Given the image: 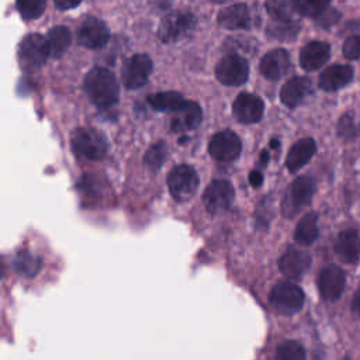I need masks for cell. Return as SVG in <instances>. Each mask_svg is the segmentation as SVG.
Masks as SVG:
<instances>
[{
  "label": "cell",
  "mask_w": 360,
  "mask_h": 360,
  "mask_svg": "<svg viewBox=\"0 0 360 360\" xmlns=\"http://www.w3.org/2000/svg\"><path fill=\"white\" fill-rule=\"evenodd\" d=\"M84 91L97 107L108 108L117 103L120 86L111 70L97 66L86 75Z\"/></svg>",
  "instance_id": "6da1fadb"
},
{
  "label": "cell",
  "mask_w": 360,
  "mask_h": 360,
  "mask_svg": "<svg viewBox=\"0 0 360 360\" xmlns=\"http://www.w3.org/2000/svg\"><path fill=\"white\" fill-rule=\"evenodd\" d=\"M269 301L273 309L281 315H294L304 307L305 295L300 285L292 281L283 280L273 285Z\"/></svg>",
  "instance_id": "7a4b0ae2"
},
{
  "label": "cell",
  "mask_w": 360,
  "mask_h": 360,
  "mask_svg": "<svg viewBox=\"0 0 360 360\" xmlns=\"http://www.w3.org/2000/svg\"><path fill=\"white\" fill-rule=\"evenodd\" d=\"M315 183L309 176L297 177L287 188L283 201L281 212L287 218L295 217L304 207H307L314 195Z\"/></svg>",
  "instance_id": "3957f363"
},
{
  "label": "cell",
  "mask_w": 360,
  "mask_h": 360,
  "mask_svg": "<svg viewBox=\"0 0 360 360\" xmlns=\"http://www.w3.org/2000/svg\"><path fill=\"white\" fill-rule=\"evenodd\" d=\"M72 148L79 158L100 160L105 156L108 145L100 132L89 128H77L72 135Z\"/></svg>",
  "instance_id": "277c9868"
},
{
  "label": "cell",
  "mask_w": 360,
  "mask_h": 360,
  "mask_svg": "<svg viewBox=\"0 0 360 360\" xmlns=\"http://www.w3.org/2000/svg\"><path fill=\"white\" fill-rule=\"evenodd\" d=\"M197 21L191 13L173 11L169 13L159 24L158 37L162 42H176L187 37L195 27Z\"/></svg>",
  "instance_id": "5b68a950"
},
{
  "label": "cell",
  "mask_w": 360,
  "mask_h": 360,
  "mask_svg": "<svg viewBox=\"0 0 360 360\" xmlns=\"http://www.w3.org/2000/svg\"><path fill=\"white\" fill-rule=\"evenodd\" d=\"M167 187L176 201H187L198 188V176L188 165L176 166L167 176Z\"/></svg>",
  "instance_id": "8992f818"
},
{
  "label": "cell",
  "mask_w": 360,
  "mask_h": 360,
  "mask_svg": "<svg viewBox=\"0 0 360 360\" xmlns=\"http://www.w3.org/2000/svg\"><path fill=\"white\" fill-rule=\"evenodd\" d=\"M49 56L46 38L41 34H30L27 35L18 46V59L24 69L34 70L44 65L46 58Z\"/></svg>",
  "instance_id": "52a82bcc"
},
{
  "label": "cell",
  "mask_w": 360,
  "mask_h": 360,
  "mask_svg": "<svg viewBox=\"0 0 360 360\" xmlns=\"http://www.w3.org/2000/svg\"><path fill=\"white\" fill-rule=\"evenodd\" d=\"M215 76L225 86H240L249 77V63L238 53H228L218 62Z\"/></svg>",
  "instance_id": "ba28073f"
},
{
  "label": "cell",
  "mask_w": 360,
  "mask_h": 360,
  "mask_svg": "<svg viewBox=\"0 0 360 360\" xmlns=\"http://www.w3.org/2000/svg\"><path fill=\"white\" fill-rule=\"evenodd\" d=\"M233 197L235 191L228 180H214L207 186L202 202L210 214H221L231 208Z\"/></svg>",
  "instance_id": "9c48e42d"
},
{
  "label": "cell",
  "mask_w": 360,
  "mask_h": 360,
  "mask_svg": "<svg viewBox=\"0 0 360 360\" xmlns=\"http://www.w3.org/2000/svg\"><path fill=\"white\" fill-rule=\"evenodd\" d=\"M242 149L239 136L232 131H219L217 132L208 145L210 155L218 162H232L235 160Z\"/></svg>",
  "instance_id": "30bf717a"
},
{
  "label": "cell",
  "mask_w": 360,
  "mask_h": 360,
  "mask_svg": "<svg viewBox=\"0 0 360 360\" xmlns=\"http://www.w3.org/2000/svg\"><path fill=\"white\" fill-rule=\"evenodd\" d=\"M152 72V60L145 53H136L122 68V83L128 90L142 87Z\"/></svg>",
  "instance_id": "8fae6325"
},
{
  "label": "cell",
  "mask_w": 360,
  "mask_h": 360,
  "mask_svg": "<svg viewBox=\"0 0 360 360\" xmlns=\"http://www.w3.org/2000/svg\"><path fill=\"white\" fill-rule=\"evenodd\" d=\"M110 39V31L104 21L96 17L83 20L77 30V42L89 49H100Z\"/></svg>",
  "instance_id": "7c38bea8"
},
{
  "label": "cell",
  "mask_w": 360,
  "mask_h": 360,
  "mask_svg": "<svg viewBox=\"0 0 360 360\" xmlns=\"http://www.w3.org/2000/svg\"><path fill=\"white\" fill-rule=\"evenodd\" d=\"M345 273L339 266L329 264L318 274V290L323 300L335 301L345 290Z\"/></svg>",
  "instance_id": "4fadbf2b"
},
{
  "label": "cell",
  "mask_w": 360,
  "mask_h": 360,
  "mask_svg": "<svg viewBox=\"0 0 360 360\" xmlns=\"http://www.w3.org/2000/svg\"><path fill=\"white\" fill-rule=\"evenodd\" d=\"M263 111V100L252 93H240L232 104L233 117L240 124H255L260 121Z\"/></svg>",
  "instance_id": "5bb4252c"
},
{
  "label": "cell",
  "mask_w": 360,
  "mask_h": 360,
  "mask_svg": "<svg viewBox=\"0 0 360 360\" xmlns=\"http://www.w3.org/2000/svg\"><path fill=\"white\" fill-rule=\"evenodd\" d=\"M202 120L201 107L195 101L186 100L173 114L170 128L173 132H186L195 129Z\"/></svg>",
  "instance_id": "9a60e30c"
},
{
  "label": "cell",
  "mask_w": 360,
  "mask_h": 360,
  "mask_svg": "<svg viewBox=\"0 0 360 360\" xmlns=\"http://www.w3.org/2000/svg\"><path fill=\"white\" fill-rule=\"evenodd\" d=\"M290 53L283 48H277L267 52L260 60V73L269 80L281 79L290 70Z\"/></svg>",
  "instance_id": "2e32d148"
},
{
  "label": "cell",
  "mask_w": 360,
  "mask_h": 360,
  "mask_svg": "<svg viewBox=\"0 0 360 360\" xmlns=\"http://www.w3.org/2000/svg\"><path fill=\"white\" fill-rule=\"evenodd\" d=\"M309 264H311L309 255L297 248H288L278 259L280 271L285 277L292 280L300 278L308 270Z\"/></svg>",
  "instance_id": "e0dca14e"
},
{
  "label": "cell",
  "mask_w": 360,
  "mask_h": 360,
  "mask_svg": "<svg viewBox=\"0 0 360 360\" xmlns=\"http://www.w3.org/2000/svg\"><path fill=\"white\" fill-rule=\"evenodd\" d=\"M330 46L323 41H311L300 52V65L304 70H316L328 62Z\"/></svg>",
  "instance_id": "ac0fdd59"
},
{
  "label": "cell",
  "mask_w": 360,
  "mask_h": 360,
  "mask_svg": "<svg viewBox=\"0 0 360 360\" xmlns=\"http://www.w3.org/2000/svg\"><path fill=\"white\" fill-rule=\"evenodd\" d=\"M354 70L349 65H333L325 69L318 79V84L325 91H335L352 82Z\"/></svg>",
  "instance_id": "d6986e66"
},
{
  "label": "cell",
  "mask_w": 360,
  "mask_h": 360,
  "mask_svg": "<svg viewBox=\"0 0 360 360\" xmlns=\"http://www.w3.org/2000/svg\"><path fill=\"white\" fill-rule=\"evenodd\" d=\"M218 24L226 30H245L250 27L252 17L246 4L236 3L218 13Z\"/></svg>",
  "instance_id": "ffe728a7"
},
{
  "label": "cell",
  "mask_w": 360,
  "mask_h": 360,
  "mask_svg": "<svg viewBox=\"0 0 360 360\" xmlns=\"http://www.w3.org/2000/svg\"><path fill=\"white\" fill-rule=\"evenodd\" d=\"M335 253L347 264L357 263L360 257V236L354 229L342 231L335 242Z\"/></svg>",
  "instance_id": "44dd1931"
},
{
  "label": "cell",
  "mask_w": 360,
  "mask_h": 360,
  "mask_svg": "<svg viewBox=\"0 0 360 360\" xmlns=\"http://www.w3.org/2000/svg\"><path fill=\"white\" fill-rule=\"evenodd\" d=\"M311 91V80L301 76L288 79L280 91V100L284 105L295 108Z\"/></svg>",
  "instance_id": "7402d4cb"
},
{
  "label": "cell",
  "mask_w": 360,
  "mask_h": 360,
  "mask_svg": "<svg viewBox=\"0 0 360 360\" xmlns=\"http://www.w3.org/2000/svg\"><path fill=\"white\" fill-rule=\"evenodd\" d=\"M315 150H316V145L312 138L300 139L298 142H295L291 146V149L287 155V159H285L287 169L291 173L298 172L301 167H304L311 160Z\"/></svg>",
  "instance_id": "603a6c76"
},
{
  "label": "cell",
  "mask_w": 360,
  "mask_h": 360,
  "mask_svg": "<svg viewBox=\"0 0 360 360\" xmlns=\"http://www.w3.org/2000/svg\"><path fill=\"white\" fill-rule=\"evenodd\" d=\"M319 235L318 229V215L315 212L305 214L297 224L294 231V239L302 246L312 245Z\"/></svg>",
  "instance_id": "cb8c5ba5"
},
{
  "label": "cell",
  "mask_w": 360,
  "mask_h": 360,
  "mask_svg": "<svg viewBox=\"0 0 360 360\" xmlns=\"http://www.w3.org/2000/svg\"><path fill=\"white\" fill-rule=\"evenodd\" d=\"M49 58H60L70 45V31L65 25H58L49 30L46 35Z\"/></svg>",
  "instance_id": "d4e9b609"
},
{
  "label": "cell",
  "mask_w": 360,
  "mask_h": 360,
  "mask_svg": "<svg viewBox=\"0 0 360 360\" xmlns=\"http://www.w3.org/2000/svg\"><path fill=\"white\" fill-rule=\"evenodd\" d=\"M186 101V98L183 97V94L177 93V91H159V93H153L148 97V103L150 104V107L156 111H163V112H174L183 103Z\"/></svg>",
  "instance_id": "484cf974"
},
{
  "label": "cell",
  "mask_w": 360,
  "mask_h": 360,
  "mask_svg": "<svg viewBox=\"0 0 360 360\" xmlns=\"http://www.w3.org/2000/svg\"><path fill=\"white\" fill-rule=\"evenodd\" d=\"M41 266L42 260L28 250H20L14 259L15 270L25 277H34L39 271Z\"/></svg>",
  "instance_id": "4316f807"
},
{
  "label": "cell",
  "mask_w": 360,
  "mask_h": 360,
  "mask_svg": "<svg viewBox=\"0 0 360 360\" xmlns=\"http://www.w3.org/2000/svg\"><path fill=\"white\" fill-rule=\"evenodd\" d=\"M266 10L276 21H294L295 7L291 0H266Z\"/></svg>",
  "instance_id": "83f0119b"
},
{
  "label": "cell",
  "mask_w": 360,
  "mask_h": 360,
  "mask_svg": "<svg viewBox=\"0 0 360 360\" xmlns=\"http://www.w3.org/2000/svg\"><path fill=\"white\" fill-rule=\"evenodd\" d=\"M300 32V22L294 21H276L273 20L267 27V35L280 41L292 39Z\"/></svg>",
  "instance_id": "f1b7e54d"
},
{
  "label": "cell",
  "mask_w": 360,
  "mask_h": 360,
  "mask_svg": "<svg viewBox=\"0 0 360 360\" xmlns=\"http://www.w3.org/2000/svg\"><path fill=\"white\" fill-rule=\"evenodd\" d=\"M298 14L316 18L329 8L330 0H292Z\"/></svg>",
  "instance_id": "f546056e"
},
{
  "label": "cell",
  "mask_w": 360,
  "mask_h": 360,
  "mask_svg": "<svg viewBox=\"0 0 360 360\" xmlns=\"http://www.w3.org/2000/svg\"><path fill=\"white\" fill-rule=\"evenodd\" d=\"M277 360H307L305 349L295 340H285L277 346Z\"/></svg>",
  "instance_id": "4dcf8cb0"
},
{
  "label": "cell",
  "mask_w": 360,
  "mask_h": 360,
  "mask_svg": "<svg viewBox=\"0 0 360 360\" xmlns=\"http://www.w3.org/2000/svg\"><path fill=\"white\" fill-rule=\"evenodd\" d=\"M166 158H167V145L163 141H159L148 149V152L145 153L143 162L146 167H149L150 170H158L163 166Z\"/></svg>",
  "instance_id": "1f68e13d"
},
{
  "label": "cell",
  "mask_w": 360,
  "mask_h": 360,
  "mask_svg": "<svg viewBox=\"0 0 360 360\" xmlns=\"http://www.w3.org/2000/svg\"><path fill=\"white\" fill-rule=\"evenodd\" d=\"M15 7L22 18L34 20L44 13L46 0H15Z\"/></svg>",
  "instance_id": "d6a6232c"
},
{
  "label": "cell",
  "mask_w": 360,
  "mask_h": 360,
  "mask_svg": "<svg viewBox=\"0 0 360 360\" xmlns=\"http://www.w3.org/2000/svg\"><path fill=\"white\" fill-rule=\"evenodd\" d=\"M357 131H356V124H354V118L350 112L343 114L339 118L338 122V135L343 139H353L356 136Z\"/></svg>",
  "instance_id": "836d02e7"
},
{
  "label": "cell",
  "mask_w": 360,
  "mask_h": 360,
  "mask_svg": "<svg viewBox=\"0 0 360 360\" xmlns=\"http://www.w3.org/2000/svg\"><path fill=\"white\" fill-rule=\"evenodd\" d=\"M343 55L349 60L360 59V35H352L349 37L342 46Z\"/></svg>",
  "instance_id": "e575fe53"
},
{
  "label": "cell",
  "mask_w": 360,
  "mask_h": 360,
  "mask_svg": "<svg viewBox=\"0 0 360 360\" xmlns=\"http://www.w3.org/2000/svg\"><path fill=\"white\" fill-rule=\"evenodd\" d=\"M340 13L332 7H329L328 10H325L319 17H316V24L322 28H329L332 25H335L339 20H340Z\"/></svg>",
  "instance_id": "d590c367"
},
{
  "label": "cell",
  "mask_w": 360,
  "mask_h": 360,
  "mask_svg": "<svg viewBox=\"0 0 360 360\" xmlns=\"http://www.w3.org/2000/svg\"><path fill=\"white\" fill-rule=\"evenodd\" d=\"M59 10H69L82 3V0H53Z\"/></svg>",
  "instance_id": "8d00e7d4"
},
{
  "label": "cell",
  "mask_w": 360,
  "mask_h": 360,
  "mask_svg": "<svg viewBox=\"0 0 360 360\" xmlns=\"http://www.w3.org/2000/svg\"><path fill=\"white\" fill-rule=\"evenodd\" d=\"M249 181L253 187H260L263 183V174L259 170H252L249 174Z\"/></svg>",
  "instance_id": "74e56055"
},
{
  "label": "cell",
  "mask_w": 360,
  "mask_h": 360,
  "mask_svg": "<svg viewBox=\"0 0 360 360\" xmlns=\"http://www.w3.org/2000/svg\"><path fill=\"white\" fill-rule=\"evenodd\" d=\"M352 309L354 314H357L360 316V290H357V292L354 294L353 297V301H352Z\"/></svg>",
  "instance_id": "f35d334b"
},
{
  "label": "cell",
  "mask_w": 360,
  "mask_h": 360,
  "mask_svg": "<svg viewBox=\"0 0 360 360\" xmlns=\"http://www.w3.org/2000/svg\"><path fill=\"white\" fill-rule=\"evenodd\" d=\"M267 160H269V153H267V150H263L260 155V163L264 166L267 163Z\"/></svg>",
  "instance_id": "ab89813d"
},
{
  "label": "cell",
  "mask_w": 360,
  "mask_h": 360,
  "mask_svg": "<svg viewBox=\"0 0 360 360\" xmlns=\"http://www.w3.org/2000/svg\"><path fill=\"white\" fill-rule=\"evenodd\" d=\"M211 1H214V3H226L229 0H211Z\"/></svg>",
  "instance_id": "60d3db41"
},
{
  "label": "cell",
  "mask_w": 360,
  "mask_h": 360,
  "mask_svg": "<svg viewBox=\"0 0 360 360\" xmlns=\"http://www.w3.org/2000/svg\"><path fill=\"white\" fill-rule=\"evenodd\" d=\"M342 360H350V359H347V357H345V359H342Z\"/></svg>",
  "instance_id": "b9f144b4"
}]
</instances>
